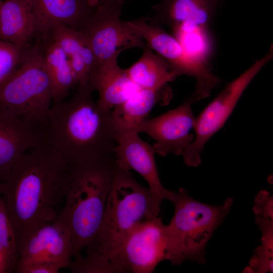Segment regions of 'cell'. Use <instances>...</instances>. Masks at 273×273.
<instances>
[{"instance_id": "6da1fadb", "label": "cell", "mask_w": 273, "mask_h": 273, "mask_svg": "<svg viewBox=\"0 0 273 273\" xmlns=\"http://www.w3.org/2000/svg\"><path fill=\"white\" fill-rule=\"evenodd\" d=\"M69 168L43 139L21 156L2 182L1 196L13 225L17 253L35 230L57 218L64 203Z\"/></svg>"}, {"instance_id": "7a4b0ae2", "label": "cell", "mask_w": 273, "mask_h": 273, "mask_svg": "<svg viewBox=\"0 0 273 273\" xmlns=\"http://www.w3.org/2000/svg\"><path fill=\"white\" fill-rule=\"evenodd\" d=\"M75 88L71 97L52 105L44 139L69 166L115 159L117 133L111 111L94 100L89 83Z\"/></svg>"}, {"instance_id": "3957f363", "label": "cell", "mask_w": 273, "mask_h": 273, "mask_svg": "<svg viewBox=\"0 0 273 273\" xmlns=\"http://www.w3.org/2000/svg\"><path fill=\"white\" fill-rule=\"evenodd\" d=\"M115 159L69 166L64 203L57 219L71 235L72 259L94 242L111 188Z\"/></svg>"}, {"instance_id": "277c9868", "label": "cell", "mask_w": 273, "mask_h": 273, "mask_svg": "<svg viewBox=\"0 0 273 273\" xmlns=\"http://www.w3.org/2000/svg\"><path fill=\"white\" fill-rule=\"evenodd\" d=\"M153 217L149 189L138 183L130 170L114 162L102 224L85 255L110 262L116 273L115 262L128 234L137 224Z\"/></svg>"}, {"instance_id": "5b68a950", "label": "cell", "mask_w": 273, "mask_h": 273, "mask_svg": "<svg viewBox=\"0 0 273 273\" xmlns=\"http://www.w3.org/2000/svg\"><path fill=\"white\" fill-rule=\"evenodd\" d=\"M169 201L174 207L173 216L166 225V260L174 265L185 260L204 264L205 248L214 231L230 212L234 204L228 198L219 206L198 201L183 188L172 191Z\"/></svg>"}, {"instance_id": "8992f818", "label": "cell", "mask_w": 273, "mask_h": 273, "mask_svg": "<svg viewBox=\"0 0 273 273\" xmlns=\"http://www.w3.org/2000/svg\"><path fill=\"white\" fill-rule=\"evenodd\" d=\"M52 92L39 43L22 50L20 61L0 84V107L45 131Z\"/></svg>"}, {"instance_id": "52a82bcc", "label": "cell", "mask_w": 273, "mask_h": 273, "mask_svg": "<svg viewBox=\"0 0 273 273\" xmlns=\"http://www.w3.org/2000/svg\"><path fill=\"white\" fill-rule=\"evenodd\" d=\"M223 0H159L148 22L170 28L185 52L209 65L214 50L210 26Z\"/></svg>"}, {"instance_id": "ba28073f", "label": "cell", "mask_w": 273, "mask_h": 273, "mask_svg": "<svg viewBox=\"0 0 273 273\" xmlns=\"http://www.w3.org/2000/svg\"><path fill=\"white\" fill-rule=\"evenodd\" d=\"M273 58V48L237 78L229 82L196 118L193 143L182 154L184 163L197 167L208 140L219 130L232 113L247 86L262 68Z\"/></svg>"}, {"instance_id": "9c48e42d", "label": "cell", "mask_w": 273, "mask_h": 273, "mask_svg": "<svg viewBox=\"0 0 273 273\" xmlns=\"http://www.w3.org/2000/svg\"><path fill=\"white\" fill-rule=\"evenodd\" d=\"M148 18L126 21L130 28L139 34L149 49L165 59L178 76L186 75L196 79L192 95L196 102L210 96L212 89L219 86L221 79L211 71V67L188 54L177 40L161 26L150 24Z\"/></svg>"}, {"instance_id": "30bf717a", "label": "cell", "mask_w": 273, "mask_h": 273, "mask_svg": "<svg viewBox=\"0 0 273 273\" xmlns=\"http://www.w3.org/2000/svg\"><path fill=\"white\" fill-rule=\"evenodd\" d=\"M123 1L98 5L90 19L81 29L94 54L93 68L127 49L147 48L141 36L120 19Z\"/></svg>"}, {"instance_id": "8fae6325", "label": "cell", "mask_w": 273, "mask_h": 273, "mask_svg": "<svg viewBox=\"0 0 273 273\" xmlns=\"http://www.w3.org/2000/svg\"><path fill=\"white\" fill-rule=\"evenodd\" d=\"M166 225L156 216L137 224L125 240L115 262L116 273H150L166 260Z\"/></svg>"}, {"instance_id": "7c38bea8", "label": "cell", "mask_w": 273, "mask_h": 273, "mask_svg": "<svg viewBox=\"0 0 273 273\" xmlns=\"http://www.w3.org/2000/svg\"><path fill=\"white\" fill-rule=\"evenodd\" d=\"M195 103L191 96L177 107L161 115L147 118L138 128L155 141L153 148L161 156L169 154L181 155L193 143L196 118L192 109Z\"/></svg>"}, {"instance_id": "4fadbf2b", "label": "cell", "mask_w": 273, "mask_h": 273, "mask_svg": "<svg viewBox=\"0 0 273 273\" xmlns=\"http://www.w3.org/2000/svg\"><path fill=\"white\" fill-rule=\"evenodd\" d=\"M153 147L142 140L136 131L117 133L115 162L120 167L133 170L146 181L150 190L153 216L161 210L164 199L169 200L172 191L165 189L160 179Z\"/></svg>"}, {"instance_id": "5bb4252c", "label": "cell", "mask_w": 273, "mask_h": 273, "mask_svg": "<svg viewBox=\"0 0 273 273\" xmlns=\"http://www.w3.org/2000/svg\"><path fill=\"white\" fill-rule=\"evenodd\" d=\"M18 258L16 268L36 261L53 262L62 268L69 267L72 255L71 238L68 228L57 218L38 227L28 236L18 251Z\"/></svg>"}, {"instance_id": "9a60e30c", "label": "cell", "mask_w": 273, "mask_h": 273, "mask_svg": "<svg viewBox=\"0 0 273 273\" xmlns=\"http://www.w3.org/2000/svg\"><path fill=\"white\" fill-rule=\"evenodd\" d=\"M44 130L0 107V179L9 176L15 163L44 139Z\"/></svg>"}, {"instance_id": "2e32d148", "label": "cell", "mask_w": 273, "mask_h": 273, "mask_svg": "<svg viewBox=\"0 0 273 273\" xmlns=\"http://www.w3.org/2000/svg\"><path fill=\"white\" fill-rule=\"evenodd\" d=\"M36 20V34L46 39L52 28L60 25L81 30L96 7L85 0H30Z\"/></svg>"}, {"instance_id": "e0dca14e", "label": "cell", "mask_w": 273, "mask_h": 273, "mask_svg": "<svg viewBox=\"0 0 273 273\" xmlns=\"http://www.w3.org/2000/svg\"><path fill=\"white\" fill-rule=\"evenodd\" d=\"M116 54L95 66L91 71L89 83L99 94L97 101L103 109L111 111L139 88L129 79L125 69L118 64Z\"/></svg>"}, {"instance_id": "ac0fdd59", "label": "cell", "mask_w": 273, "mask_h": 273, "mask_svg": "<svg viewBox=\"0 0 273 273\" xmlns=\"http://www.w3.org/2000/svg\"><path fill=\"white\" fill-rule=\"evenodd\" d=\"M171 96V92L167 86L159 90L138 89L111 111L116 133L137 132L139 126L148 118L154 106L168 104Z\"/></svg>"}, {"instance_id": "d6986e66", "label": "cell", "mask_w": 273, "mask_h": 273, "mask_svg": "<svg viewBox=\"0 0 273 273\" xmlns=\"http://www.w3.org/2000/svg\"><path fill=\"white\" fill-rule=\"evenodd\" d=\"M36 32V20L30 0H5L0 10V40L21 50Z\"/></svg>"}, {"instance_id": "ffe728a7", "label": "cell", "mask_w": 273, "mask_h": 273, "mask_svg": "<svg viewBox=\"0 0 273 273\" xmlns=\"http://www.w3.org/2000/svg\"><path fill=\"white\" fill-rule=\"evenodd\" d=\"M50 34L51 39L62 49L66 56L78 85L89 84L95 58L89 43L83 32L57 25L52 28Z\"/></svg>"}, {"instance_id": "44dd1931", "label": "cell", "mask_w": 273, "mask_h": 273, "mask_svg": "<svg viewBox=\"0 0 273 273\" xmlns=\"http://www.w3.org/2000/svg\"><path fill=\"white\" fill-rule=\"evenodd\" d=\"M125 70L140 89H161L177 77L167 61L148 48L144 49L140 59Z\"/></svg>"}, {"instance_id": "7402d4cb", "label": "cell", "mask_w": 273, "mask_h": 273, "mask_svg": "<svg viewBox=\"0 0 273 273\" xmlns=\"http://www.w3.org/2000/svg\"><path fill=\"white\" fill-rule=\"evenodd\" d=\"M43 59L51 84L53 103H57L68 97L71 90L78 85V81L64 52L52 39L43 49Z\"/></svg>"}, {"instance_id": "603a6c76", "label": "cell", "mask_w": 273, "mask_h": 273, "mask_svg": "<svg viewBox=\"0 0 273 273\" xmlns=\"http://www.w3.org/2000/svg\"><path fill=\"white\" fill-rule=\"evenodd\" d=\"M0 252L7 272L15 271L18 262L16 237L11 220L0 195Z\"/></svg>"}, {"instance_id": "cb8c5ba5", "label": "cell", "mask_w": 273, "mask_h": 273, "mask_svg": "<svg viewBox=\"0 0 273 273\" xmlns=\"http://www.w3.org/2000/svg\"><path fill=\"white\" fill-rule=\"evenodd\" d=\"M261 232L260 244L256 248L244 272H272L273 229H265Z\"/></svg>"}, {"instance_id": "d4e9b609", "label": "cell", "mask_w": 273, "mask_h": 273, "mask_svg": "<svg viewBox=\"0 0 273 273\" xmlns=\"http://www.w3.org/2000/svg\"><path fill=\"white\" fill-rule=\"evenodd\" d=\"M22 50L16 45L0 40V84L6 79L18 65Z\"/></svg>"}, {"instance_id": "484cf974", "label": "cell", "mask_w": 273, "mask_h": 273, "mask_svg": "<svg viewBox=\"0 0 273 273\" xmlns=\"http://www.w3.org/2000/svg\"><path fill=\"white\" fill-rule=\"evenodd\" d=\"M256 217L273 218V197L267 191L261 190L255 196L253 209Z\"/></svg>"}, {"instance_id": "4316f807", "label": "cell", "mask_w": 273, "mask_h": 273, "mask_svg": "<svg viewBox=\"0 0 273 273\" xmlns=\"http://www.w3.org/2000/svg\"><path fill=\"white\" fill-rule=\"evenodd\" d=\"M62 267L54 263L36 261L28 263L16 268L18 273H58Z\"/></svg>"}, {"instance_id": "83f0119b", "label": "cell", "mask_w": 273, "mask_h": 273, "mask_svg": "<svg viewBox=\"0 0 273 273\" xmlns=\"http://www.w3.org/2000/svg\"><path fill=\"white\" fill-rule=\"evenodd\" d=\"M6 272H7V269L5 262L3 256L0 252V273Z\"/></svg>"}, {"instance_id": "f1b7e54d", "label": "cell", "mask_w": 273, "mask_h": 273, "mask_svg": "<svg viewBox=\"0 0 273 273\" xmlns=\"http://www.w3.org/2000/svg\"><path fill=\"white\" fill-rule=\"evenodd\" d=\"M87 3L93 7H96L98 4L99 0H85Z\"/></svg>"}, {"instance_id": "f546056e", "label": "cell", "mask_w": 273, "mask_h": 273, "mask_svg": "<svg viewBox=\"0 0 273 273\" xmlns=\"http://www.w3.org/2000/svg\"><path fill=\"white\" fill-rule=\"evenodd\" d=\"M119 1H124V0H99L98 4H102L112 2Z\"/></svg>"}, {"instance_id": "4dcf8cb0", "label": "cell", "mask_w": 273, "mask_h": 273, "mask_svg": "<svg viewBox=\"0 0 273 273\" xmlns=\"http://www.w3.org/2000/svg\"><path fill=\"white\" fill-rule=\"evenodd\" d=\"M2 2H3V1L0 0V10H1V5H2Z\"/></svg>"}, {"instance_id": "1f68e13d", "label": "cell", "mask_w": 273, "mask_h": 273, "mask_svg": "<svg viewBox=\"0 0 273 273\" xmlns=\"http://www.w3.org/2000/svg\"><path fill=\"white\" fill-rule=\"evenodd\" d=\"M1 183H2V181L0 179V195H1Z\"/></svg>"}, {"instance_id": "d6a6232c", "label": "cell", "mask_w": 273, "mask_h": 273, "mask_svg": "<svg viewBox=\"0 0 273 273\" xmlns=\"http://www.w3.org/2000/svg\"><path fill=\"white\" fill-rule=\"evenodd\" d=\"M86 257H87V256H86ZM88 258H89V257H88ZM91 259H92V258H91ZM97 261H98V260H97ZM107 263H108V262H107Z\"/></svg>"}]
</instances>
